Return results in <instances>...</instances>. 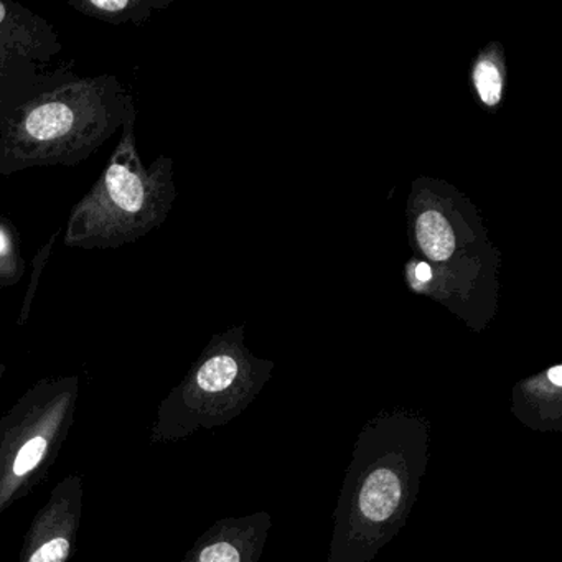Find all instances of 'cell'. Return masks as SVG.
<instances>
[{
  "mask_svg": "<svg viewBox=\"0 0 562 562\" xmlns=\"http://www.w3.org/2000/svg\"><path fill=\"white\" fill-rule=\"evenodd\" d=\"M562 367L546 371L544 380L526 381L513 397L512 413L535 430H562Z\"/></svg>",
  "mask_w": 562,
  "mask_h": 562,
  "instance_id": "obj_3",
  "label": "cell"
},
{
  "mask_svg": "<svg viewBox=\"0 0 562 562\" xmlns=\"http://www.w3.org/2000/svg\"><path fill=\"white\" fill-rule=\"evenodd\" d=\"M48 442L45 437H34L29 440L21 450H19L18 459H15L14 465H12V472L15 476H25L31 473L47 452Z\"/></svg>",
  "mask_w": 562,
  "mask_h": 562,
  "instance_id": "obj_8",
  "label": "cell"
},
{
  "mask_svg": "<svg viewBox=\"0 0 562 562\" xmlns=\"http://www.w3.org/2000/svg\"><path fill=\"white\" fill-rule=\"evenodd\" d=\"M8 238H5L4 233L0 232V255H4V252H8Z\"/></svg>",
  "mask_w": 562,
  "mask_h": 562,
  "instance_id": "obj_12",
  "label": "cell"
},
{
  "mask_svg": "<svg viewBox=\"0 0 562 562\" xmlns=\"http://www.w3.org/2000/svg\"><path fill=\"white\" fill-rule=\"evenodd\" d=\"M108 192L120 209L127 213H136L143 209L146 192L136 173L124 166H111L106 172Z\"/></svg>",
  "mask_w": 562,
  "mask_h": 562,
  "instance_id": "obj_6",
  "label": "cell"
},
{
  "mask_svg": "<svg viewBox=\"0 0 562 562\" xmlns=\"http://www.w3.org/2000/svg\"><path fill=\"white\" fill-rule=\"evenodd\" d=\"M91 4H93L94 8L103 9V11L108 12L123 11V9L130 5L126 0H93Z\"/></svg>",
  "mask_w": 562,
  "mask_h": 562,
  "instance_id": "obj_10",
  "label": "cell"
},
{
  "mask_svg": "<svg viewBox=\"0 0 562 562\" xmlns=\"http://www.w3.org/2000/svg\"><path fill=\"white\" fill-rule=\"evenodd\" d=\"M473 83H475L480 100L486 106H496L502 100L503 81L498 68L493 61L482 60L476 65L475 71H473Z\"/></svg>",
  "mask_w": 562,
  "mask_h": 562,
  "instance_id": "obj_7",
  "label": "cell"
},
{
  "mask_svg": "<svg viewBox=\"0 0 562 562\" xmlns=\"http://www.w3.org/2000/svg\"><path fill=\"white\" fill-rule=\"evenodd\" d=\"M417 241L430 261H447L456 249V236L449 222L437 210L424 212L416 223Z\"/></svg>",
  "mask_w": 562,
  "mask_h": 562,
  "instance_id": "obj_4",
  "label": "cell"
},
{
  "mask_svg": "<svg viewBox=\"0 0 562 562\" xmlns=\"http://www.w3.org/2000/svg\"><path fill=\"white\" fill-rule=\"evenodd\" d=\"M70 554V542L65 538H54L42 544L29 562H65Z\"/></svg>",
  "mask_w": 562,
  "mask_h": 562,
  "instance_id": "obj_9",
  "label": "cell"
},
{
  "mask_svg": "<svg viewBox=\"0 0 562 562\" xmlns=\"http://www.w3.org/2000/svg\"><path fill=\"white\" fill-rule=\"evenodd\" d=\"M416 278H417V281H419V282H429L430 278H432V269H430V266L424 265V262H420V265H417Z\"/></svg>",
  "mask_w": 562,
  "mask_h": 562,
  "instance_id": "obj_11",
  "label": "cell"
},
{
  "mask_svg": "<svg viewBox=\"0 0 562 562\" xmlns=\"http://www.w3.org/2000/svg\"><path fill=\"white\" fill-rule=\"evenodd\" d=\"M5 19V8L2 2H0V24H2V21Z\"/></svg>",
  "mask_w": 562,
  "mask_h": 562,
  "instance_id": "obj_13",
  "label": "cell"
},
{
  "mask_svg": "<svg viewBox=\"0 0 562 562\" xmlns=\"http://www.w3.org/2000/svg\"><path fill=\"white\" fill-rule=\"evenodd\" d=\"M420 414H380L355 443L334 515L327 562H370L406 525L430 459Z\"/></svg>",
  "mask_w": 562,
  "mask_h": 562,
  "instance_id": "obj_1",
  "label": "cell"
},
{
  "mask_svg": "<svg viewBox=\"0 0 562 562\" xmlns=\"http://www.w3.org/2000/svg\"><path fill=\"white\" fill-rule=\"evenodd\" d=\"M74 126V111L61 103L45 104L29 114L25 130L37 140H54Z\"/></svg>",
  "mask_w": 562,
  "mask_h": 562,
  "instance_id": "obj_5",
  "label": "cell"
},
{
  "mask_svg": "<svg viewBox=\"0 0 562 562\" xmlns=\"http://www.w3.org/2000/svg\"><path fill=\"white\" fill-rule=\"evenodd\" d=\"M271 528L272 516L268 512L226 519L216 529L215 538L200 549L196 562H259Z\"/></svg>",
  "mask_w": 562,
  "mask_h": 562,
  "instance_id": "obj_2",
  "label": "cell"
}]
</instances>
